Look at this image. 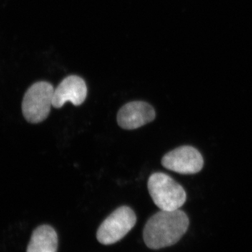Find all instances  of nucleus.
<instances>
[{"instance_id": "f03ea898", "label": "nucleus", "mask_w": 252, "mask_h": 252, "mask_svg": "<svg viewBox=\"0 0 252 252\" xmlns=\"http://www.w3.org/2000/svg\"><path fill=\"white\" fill-rule=\"evenodd\" d=\"M148 189L156 205L165 211L180 210L187 200V193L183 187L170 176L162 172H156L150 176Z\"/></svg>"}, {"instance_id": "6e6552de", "label": "nucleus", "mask_w": 252, "mask_h": 252, "mask_svg": "<svg viewBox=\"0 0 252 252\" xmlns=\"http://www.w3.org/2000/svg\"><path fill=\"white\" fill-rule=\"evenodd\" d=\"M58 235L54 228L41 225L33 231L27 252H57Z\"/></svg>"}, {"instance_id": "7ed1b4c3", "label": "nucleus", "mask_w": 252, "mask_h": 252, "mask_svg": "<svg viewBox=\"0 0 252 252\" xmlns=\"http://www.w3.org/2000/svg\"><path fill=\"white\" fill-rule=\"evenodd\" d=\"M54 89L46 81H39L26 91L22 102L23 114L31 124L45 120L53 106Z\"/></svg>"}, {"instance_id": "39448f33", "label": "nucleus", "mask_w": 252, "mask_h": 252, "mask_svg": "<svg viewBox=\"0 0 252 252\" xmlns=\"http://www.w3.org/2000/svg\"><path fill=\"white\" fill-rule=\"evenodd\" d=\"M162 166L167 170L191 175L203 169V158L196 149L190 146H183L165 154L162 158Z\"/></svg>"}, {"instance_id": "0eeeda50", "label": "nucleus", "mask_w": 252, "mask_h": 252, "mask_svg": "<svg viewBox=\"0 0 252 252\" xmlns=\"http://www.w3.org/2000/svg\"><path fill=\"white\" fill-rule=\"evenodd\" d=\"M87 92V86L82 78L69 76L54 89L53 107L61 108L67 102L75 106L81 105L85 101Z\"/></svg>"}, {"instance_id": "423d86ee", "label": "nucleus", "mask_w": 252, "mask_h": 252, "mask_svg": "<svg viewBox=\"0 0 252 252\" xmlns=\"http://www.w3.org/2000/svg\"><path fill=\"white\" fill-rule=\"evenodd\" d=\"M155 117V110L152 105L135 101L123 106L118 112L117 122L122 128L134 130L153 122Z\"/></svg>"}, {"instance_id": "f257e3e1", "label": "nucleus", "mask_w": 252, "mask_h": 252, "mask_svg": "<svg viewBox=\"0 0 252 252\" xmlns=\"http://www.w3.org/2000/svg\"><path fill=\"white\" fill-rule=\"evenodd\" d=\"M189 226L187 214L180 210L157 212L144 226V243L152 250L170 247L180 241Z\"/></svg>"}, {"instance_id": "20e7f679", "label": "nucleus", "mask_w": 252, "mask_h": 252, "mask_svg": "<svg viewBox=\"0 0 252 252\" xmlns=\"http://www.w3.org/2000/svg\"><path fill=\"white\" fill-rule=\"evenodd\" d=\"M136 221L137 217L130 207H119L99 225L97 240L104 245L117 243L132 229Z\"/></svg>"}]
</instances>
